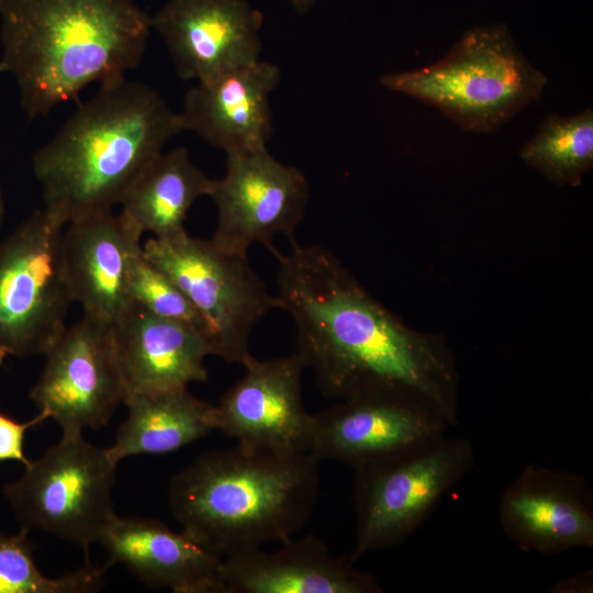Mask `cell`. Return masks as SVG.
<instances>
[{"label": "cell", "instance_id": "cell-1", "mask_svg": "<svg viewBox=\"0 0 593 593\" xmlns=\"http://www.w3.org/2000/svg\"><path fill=\"white\" fill-rule=\"evenodd\" d=\"M275 254L279 306L292 318L298 354L322 392L340 401L395 398L458 424L452 369L410 334L321 245Z\"/></svg>", "mask_w": 593, "mask_h": 593}, {"label": "cell", "instance_id": "cell-2", "mask_svg": "<svg viewBox=\"0 0 593 593\" xmlns=\"http://www.w3.org/2000/svg\"><path fill=\"white\" fill-rule=\"evenodd\" d=\"M0 74L30 119L136 68L152 30L132 0H0Z\"/></svg>", "mask_w": 593, "mask_h": 593}, {"label": "cell", "instance_id": "cell-3", "mask_svg": "<svg viewBox=\"0 0 593 593\" xmlns=\"http://www.w3.org/2000/svg\"><path fill=\"white\" fill-rule=\"evenodd\" d=\"M181 131L179 113L150 87L125 77L101 83L33 156L44 210L64 226L113 211Z\"/></svg>", "mask_w": 593, "mask_h": 593}, {"label": "cell", "instance_id": "cell-4", "mask_svg": "<svg viewBox=\"0 0 593 593\" xmlns=\"http://www.w3.org/2000/svg\"><path fill=\"white\" fill-rule=\"evenodd\" d=\"M318 461L238 444L212 450L172 477L170 511L182 533L221 558L282 542L314 510Z\"/></svg>", "mask_w": 593, "mask_h": 593}, {"label": "cell", "instance_id": "cell-5", "mask_svg": "<svg viewBox=\"0 0 593 593\" xmlns=\"http://www.w3.org/2000/svg\"><path fill=\"white\" fill-rule=\"evenodd\" d=\"M380 83L467 132L493 133L541 96L547 77L519 52L507 25L496 23L467 30L441 59L385 74Z\"/></svg>", "mask_w": 593, "mask_h": 593}, {"label": "cell", "instance_id": "cell-6", "mask_svg": "<svg viewBox=\"0 0 593 593\" xmlns=\"http://www.w3.org/2000/svg\"><path fill=\"white\" fill-rule=\"evenodd\" d=\"M474 459L469 440L443 435L355 467L356 537L349 558L355 562L413 536Z\"/></svg>", "mask_w": 593, "mask_h": 593}, {"label": "cell", "instance_id": "cell-7", "mask_svg": "<svg viewBox=\"0 0 593 593\" xmlns=\"http://www.w3.org/2000/svg\"><path fill=\"white\" fill-rule=\"evenodd\" d=\"M143 251L203 321L209 354L244 366L253 357L248 344L254 327L280 309L278 296L268 293L247 255L188 234L168 240L149 238Z\"/></svg>", "mask_w": 593, "mask_h": 593}, {"label": "cell", "instance_id": "cell-8", "mask_svg": "<svg viewBox=\"0 0 593 593\" xmlns=\"http://www.w3.org/2000/svg\"><path fill=\"white\" fill-rule=\"evenodd\" d=\"M116 462L107 448L82 433H63L59 441L24 466L3 494L22 528L38 529L86 551L99 542L115 517L113 486Z\"/></svg>", "mask_w": 593, "mask_h": 593}, {"label": "cell", "instance_id": "cell-9", "mask_svg": "<svg viewBox=\"0 0 593 593\" xmlns=\"http://www.w3.org/2000/svg\"><path fill=\"white\" fill-rule=\"evenodd\" d=\"M64 225L36 210L0 242V356L45 355L66 329L74 301Z\"/></svg>", "mask_w": 593, "mask_h": 593}, {"label": "cell", "instance_id": "cell-10", "mask_svg": "<svg viewBox=\"0 0 593 593\" xmlns=\"http://www.w3.org/2000/svg\"><path fill=\"white\" fill-rule=\"evenodd\" d=\"M45 356L30 399L63 433L98 429L124 403L112 324L83 314Z\"/></svg>", "mask_w": 593, "mask_h": 593}, {"label": "cell", "instance_id": "cell-11", "mask_svg": "<svg viewBox=\"0 0 593 593\" xmlns=\"http://www.w3.org/2000/svg\"><path fill=\"white\" fill-rule=\"evenodd\" d=\"M209 197L217 209L214 244L242 255L260 244L276 254V235L294 242L309 201V183L299 168L280 163L265 148L226 155L225 172L213 179Z\"/></svg>", "mask_w": 593, "mask_h": 593}, {"label": "cell", "instance_id": "cell-12", "mask_svg": "<svg viewBox=\"0 0 593 593\" xmlns=\"http://www.w3.org/2000/svg\"><path fill=\"white\" fill-rule=\"evenodd\" d=\"M245 374L214 405L215 430L250 449L309 452L313 414L302 400L306 368L298 353L267 360L254 356Z\"/></svg>", "mask_w": 593, "mask_h": 593}, {"label": "cell", "instance_id": "cell-13", "mask_svg": "<svg viewBox=\"0 0 593 593\" xmlns=\"http://www.w3.org/2000/svg\"><path fill=\"white\" fill-rule=\"evenodd\" d=\"M262 23L246 0H169L150 18L178 76L198 82L259 60Z\"/></svg>", "mask_w": 593, "mask_h": 593}, {"label": "cell", "instance_id": "cell-14", "mask_svg": "<svg viewBox=\"0 0 593 593\" xmlns=\"http://www.w3.org/2000/svg\"><path fill=\"white\" fill-rule=\"evenodd\" d=\"M499 519L526 552L593 547V492L583 475L568 470L526 465L503 491Z\"/></svg>", "mask_w": 593, "mask_h": 593}, {"label": "cell", "instance_id": "cell-15", "mask_svg": "<svg viewBox=\"0 0 593 593\" xmlns=\"http://www.w3.org/2000/svg\"><path fill=\"white\" fill-rule=\"evenodd\" d=\"M447 427L435 412L413 401L346 400L313 414L309 452L355 468L443 436Z\"/></svg>", "mask_w": 593, "mask_h": 593}, {"label": "cell", "instance_id": "cell-16", "mask_svg": "<svg viewBox=\"0 0 593 593\" xmlns=\"http://www.w3.org/2000/svg\"><path fill=\"white\" fill-rule=\"evenodd\" d=\"M280 79L277 65L259 59L198 82L184 97L182 128L226 155L267 148L272 134L269 96Z\"/></svg>", "mask_w": 593, "mask_h": 593}, {"label": "cell", "instance_id": "cell-17", "mask_svg": "<svg viewBox=\"0 0 593 593\" xmlns=\"http://www.w3.org/2000/svg\"><path fill=\"white\" fill-rule=\"evenodd\" d=\"M275 551L261 548L222 559V593H382L378 579L334 557L315 535L289 538Z\"/></svg>", "mask_w": 593, "mask_h": 593}, {"label": "cell", "instance_id": "cell-18", "mask_svg": "<svg viewBox=\"0 0 593 593\" xmlns=\"http://www.w3.org/2000/svg\"><path fill=\"white\" fill-rule=\"evenodd\" d=\"M142 233L121 213L92 214L66 225L63 255L74 301L112 325L132 305L126 277Z\"/></svg>", "mask_w": 593, "mask_h": 593}, {"label": "cell", "instance_id": "cell-19", "mask_svg": "<svg viewBox=\"0 0 593 593\" xmlns=\"http://www.w3.org/2000/svg\"><path fill=\"white\" fill-rule=\"evenodd\" d=\"M113 327L125 401L136 394L187 389L208 379V346L193 326L132 303Z\"/></svg>", "mask_w": 593, "mask_h": 593}, {"label": "cell", "instance_id": "cell-20", "mask_svg": "<svg viewBox=\"0 0 593 593\" xmlns=\"http://www.w3.org/2000/svg\"><path fill=\"white\" fill-rule=\"evenodd\" d=\"M99 544L109 564H124L145 584L175 593H222L223 558L161 522L115 515Z\"/></svg>", "mask_w": 593, "mask_h": 593}, {"label": "cell", "instance_id": "cell-21", "mask_svg": "<svg viewBox=\"0 0 593 593\" xmlns=\"http://www.w3.org/2000/svg\"><path fill=\"white\" fill-rule=\"evenodd\" d=\"M212 182L186 148L160 153L126 191L120 213L142 234L176 239L188 234L187 213L199 198L209 197Z\"/></svg>", "mask_w": 593, "mask_h": 593}, {"label": "cell", "instance_id": "cell-22", "mask_svg": "<svg viewBox=\"0 0 593 593\" xmlns=\"http://www.w3.org/2000/svg\"><path fill=\"white\" fill-rule=\"evenodd\" d=\"M124 404L127 416L108 449L112 460L180 449L215 430L214 405L187 389L136 394Z\"/></svg>", "mask_w": 593, "mask_h": 593}, {"label": "cell", "instance_id": "cell-23", "mask_svg": "<svg viewBox=\"0 0 593 593\" xmlns=\"http://www.w3.org/2000/svg\"><path fill=\"white\" fill-rule=\"evenodd\" d=\"M522 158L557 182L575 183L593 163V111L550 113L521 150Z\"/></svg>", "mask_w": 593, "mask_h": 593}, {"label": "cell", "instance_id": "cell-24", "mask_svg": "<svg viewBox=\"0 0 593 593\" xmlns=\"http://www.w3.org/2000/svg\"><path fill=\"white\" fill-rule=\"evenodd\" d=\"M29 532L16 534L0 532V593H86L103 584V568L87 563L59 578H47L37 568Z\"/></svg>", "mask_w": 593, "mask_h": 593}, {"label": "cell", "instance_id": "cell-25", "mask_svg": "<svg viewBox=\"0 0 593 593\" xmlns=\"http://www.w3.org/2000/svg\"><path fill=\"white\" fill-rule=\"evenodd\" d=\"M126 294L132 303L155 315L193 326L205 340L203 321L176 283L146 258L143 245L131 260Z\"/></svg>", "mask_w": 593, "mask_h": 593}, {"label": "cell", "instance_id": "cell-26", "mask_svg": "<svg viewBox=\"0 0 593 593\" xmlns=\"http://www.w3.org/2000/svg\"><path fill=\"white\" fill-rule=\"evenodd\" d=\"M46 418L40 412L33 419L22 423L0 412V461L14 460L26 466L30 460L24 454L25 433Z\"/></svg>", "mask_w": 593, "mask_h": 593}, {"label": "cell", "instance_id": "cell-27", "mask_svg": "<svg viewBox=\"0 0 593 593\" xmlns=\"http://www.w3.org/2000/svg\"><path fill=\"white\" fill-rule=\"evenodd\" d=\"M291 5L299 12L304 13L309 11L316 0H289Z\"/></svg>", "mask_w": 593, "mask_h": 593}, {"label": "cell", "instance_id": "cell-28", "mask_svg": "<svg viewBox=\"0 0 593 593\" xmlns=\"http://www.w3.org/2000/svg\"><path fill=\"white\" fill-rule=\"evenodd\" d=\"M3 216H4V200H3L2 190L0 188V226L3 221Z\"/></svg>", "mask_w": 593, "mask_h": 593}]
</instances>
